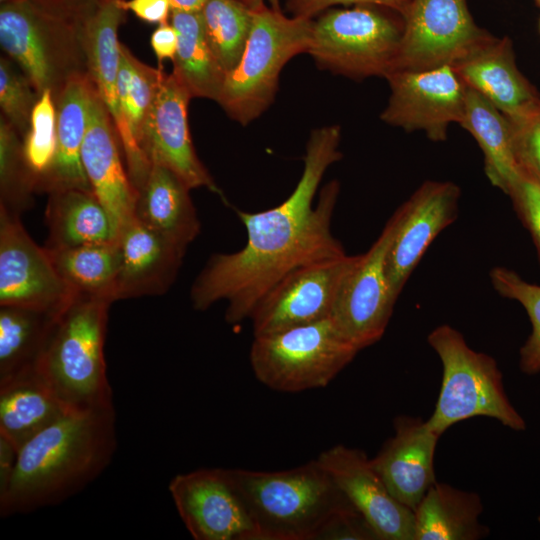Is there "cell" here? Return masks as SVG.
I'll return each mask as SVG.
<instances>
[{
  "mask_svg": "<svg viewBox=\"0 0 540 540\" xmlns=\"http://www.w3.org/2000/svg\"><path fill=\"white\" fill-rule=\"evenodd\" d=\"M340 140L338 125L312 131L302 175L289 197L264 211L236 210L246 230V243L236 252L210 256L190 290L195 310L205 311L225 300V320L240 323L249 319L264 294L293 270L346 254L331 231L339 183H327L314 204L325 172L342 158Z\"/></svg>",
  "mask_w": 540,
  "mask_h": 540,
  "instance_id": "1",
  "label": "cell"
},
{
  "mask_svg": "<svg viewBox=\"0 0 540 540\" xmlns=\"http://www.w3.org/2000/svg\"><path fill=\"white\" fill-rule=\"evenodd\" d=\"M116 446L114 406L68 412L19 449L13 476L0 495L1 516L68 499L101 474Z\"/></svg>",
  "mask_w": 540,
  "mask_h": 540,
  "instance_id": "2",
  "label": "cell"
},
{
  "mask_svg": "<svg viewBox=\"0 0 540 540\" xmlns=\"http://www.w3.org/2000/svg\"><path fill=\"white\" fill-rule=\"evenodd\" d=\"M228 471L259 540H317L333 516L354 508L317 459L283 471Z\"/></svg>",
  "mask_w": 540,
  "mask_h": 540,
  "instance_id": "3",
  "label": "cell"
},
{
  "mask_svg": "<svg viewBox=\"0 0 540 540\" xmlns=\"http://www.w3.org/2000/svg\"><path fill=\"white\" fill-rule=\"evenodd\" d=\"M109 299L75 294L58 315L36 369L70 412L113 406L104 343Z\"/></svg>",
  "mask_w": 540,
  "mask_h": 540,
  "instance_id": "4",
  "label": "cell"
},
{
  "mask_svg": "<svg viewBox=\"0 0 540 540\" xmlns=\"http://www.w3.org/2000/svg\"><path fill=\"white\" fill-rule=\"evenodd\" d=\"M428 344L441 360L443 373L435 409L426 420L442 435L460 421L490 417L502 425L524 431L526 422L509 401L496 360L469 347L463 335L444 324L434 328Z\"/></svg>",
  "mask_w": 540,
  "mask_h": 540,
  "instance_id": "5",
  "label": "cell"
},
{
  "mask_svg": "<svg viewBox=\"0 0 540 540\" xmlns=\"http://www.w3.org/2000/svg\"><path fill=\"white\" fill-rule=\"evenodd\" d=\"M313 23L287 17L264 5L254 10L252 28L240 61L225 75L217 102L242 125L259 117L273 102L283 66L307 52Z\"/></svg>",
  "mask_w": 540,
  "mask_h": 540,
  "instance_id": "6",
  "label": "cell"
},
{
  "mask_svg": "<svg viewBox=\"0 0 540 540\" xmlns=\"http://www.w3.org/2000/svg\"><path fill=\"white\" fill-rule=\"evenodd\" d=\"M81 21L37 0L0 6V44L37 94L57 95L73 74L87 72Z\"/></svg>",
  "mask_w": 540,
  "mask_h": 540,
  "instance_id": "7",
  "label": "cell"
},
{
  "mask_svg": "<svg viewBox=\"0 0 540 540\" xmlns=\"http://www.w3.org/2000/svg\"><path fill=\"white\" fill-rule=\"evenodd\" d=\"M358 352L328 317L254 336L250 364L262 384L296 393L327 386Z\"/></svg>",
  "mask_w": 540,
  "mask_h": 540,
  "instance_id": "8",
  "label": "cell"
},
{
  "mask_svg": "<svg viewBox=\"0 0 540 540\" xmlns=\"http://www.w3.org/2000/svg\"><path fill=\"white\" fill-rule=\"evenodd\" d=\"M403 30L372 5L323 13L313 23L307 53L317 65L352 78L386 77L393 71Z\"/></svg>",
  "mask_w": 540,
  "mask_h": 540,
  "instance_id": "9",
  "label": "cell"
},
{
  "mask_svg": "<svg viewBox=\"0 0 540 540\" xmlns=\"http://www.w3.org/2000/svg\"><path fill=\"white\" fill-rule=\"evenodd\" d=\"M402 21L393 71L453 66L492 37L476 25L466 0H410Z\"/></svg>",
  "mask_w": 540,
  "mask_h": 540,
  "instance_id": "10",
  "label": "cell"
},
{
  "mask_svg": "<svg viewBox=\"0 0 540 540\" xmlns=\"http://www.w3.org/2000/svg\"><path fill=\"white\" fill-rule=\"evenodd\" d=\"M393 231L391 217L368 251L356 256L330 314L338 331L359 351L382 338L397 301L385 272Z\"/></svg>",
  "mask_w": 540,
  "mask_h": 540,
  "instance_id": "11",
  "label": "cell"
},
{
  "mask_svg": "<svg viewBox=\"0 0 540 540\" xmlns=\"http://www.w3.org/2000/svg\"><path fill=\"white\" fill-rule=\"evenodd\" d=\"M75 294L45 246L27 233L20 214L0 205V306L60 313Z\"/></svg>",
  "mask_w": 540,
  "mask_h": 540,
  "instance_id": "12",
  "label": "cell"
},
{
  "mask_svg": "<svg viewBox=\"0 0 540 540\" xmlns=\"http://www.w3.org/2000/svg\"><path fill=\"white\" fill-rule=\"evenodd\" d=\"M347 254L293 270L254 307L253 336L279 332L330 317L340 285L356 260Z\"/></svg>",
  "mask_w": 540,
  "mask_h": 540,
  "instance_id": "13",
  "label": "cell"
},
{
  "mask_svg": "<svg viewBox=\"0 0 540 540\" xmlns=\"http://www.w3.org/2000/svg\"><path fill=\"white\" fill-rule=\"evenodd\" d=\"M390 87L381 119L406 131L422 130L436 142L447 139L452 123H460L466 85L452 66L426 70H396L385 77Z\"/></svg>",
  "mask_w": 540,
  "mask_h": 540,
  "instance_id": "14",
  "label": "cell"
},
{
  "mask_svg": "<svg viewBox=\"0 0 540 540\" xmlns=\"http://www.w3.org/2000/svg\"><path fill=\"white\" fill-rule=\"evenodd\" d=\"M125 12L121 0H100L81 21V40L87 73L110 116L125 156L127 172L139 191L152 164L126 123L117 92L120 61L118 28Z\"/></svg>",
  "mask_w": 540,
  "mask_h": 540,
  "instance_id": "15",
  "label": "cell"
},
{
  "mask_svg": "<svg viewBox=\"0 0 540 540\" xmlns=\"http://www.w3.org/2000/svg\"><path fill=\"white\" fill-rule=\"evenodd\" d=\"M192 98L173 73L161 71L138 143L148 160L175 173L190 189L206 188L225 197L197 156L188 124Z\"/></svg>",
  "mask_w": 540,
  "mask_h": 540,
  "instance_id": "16",
  "label": "cell"
},
{
  "mask_svg": "<svg viewBox=\"0 0 540 540\" xmlns=\"http://www.w3.org/2000/svg\"><path fill=\"white\" fill-rule=\"evenodd\" d=\"M169 491L195 540H259L228 469L203 468L177 474Z\"/></svg>",
  "mask_w": 540,
  "mask_h": 540,
  "instance_id": "17",
  "label": "cell"
},
{
  "mask_svg": "<svg viewBox=\"0 0 540 540\" xmlns=\"http://www.w3.org/2000/svg\"><path fill=\"white\" fill-rule=\"evenodd\" d=\"M459 197L451 181H426L391 216L385 272L396 299L433 240L455 221Z\"/></svg>",
  "mask_w": 540,
  "mask_h": 540,
  "instance_id": "18",
  "label": "cell"
},
{
  "mask_svg": "<svg viewBox=\"0 0 540 540\" xmlns=\"http://www.w3.org/2000/svg\"><path fill=\"white\" fill-rule=\"evenodd\" d=\"M316 459L379 540H415L414 511L392 495L364 451L338 444Z\"/></svg>",
  "mask_w": 540,
  "mask_h": 540,
  "instance_id": "19",
  "label": "cell"
},
{
  "mask_svg": "<svg viewBox=\"0 0 540 540\" xmlns=\"http://www.w3.org/2000/svg\"><path fill=\"white\" fill-rule=\"evenodd\" d=\"M120 148L110 116L94 88L81 159L92 192L110 216L116 237L135 215L139 195L125 171Z\"/></svg>",
  "mask_w": 540,
  "mask_h": 540,
  "instance_id": "20",
  "label": "cell"
},
{
  "mask_svg": "<svg viewBox=\"0 0 540 540\" xmlns=\"http://www.w3.org/2000/svg\"><path fill=\"white\" fill-rule=\"evenodd\" d=\"M440 436L426 420L397 416L394 435L371 458L392 495L413 511L436 482L434 455Z\"/></svg>",
  "mask_w": 540,
  "mask_h": 540,
  "instance_id": "21",
  "label": "cell"
},
{
  "mask_svg": "<svg viewBox=\"0 0 540 540\" xmlns=\"http://www.w3.org/2000/svg\"><path fill=\"white\" fill-rule=\"evenodd\" d=\"M117 240L121 262L116 300L165 294L177 277L186 248L135 215L121 227Z\"/></svg>",
  "mask_w": 540,
  "mask_h": 540,
  "instance_id": "22",
  "label": "cell"
},
{
  "mask_svg": "<svg viewBox=\"0 0 540 540\" xmlns=\"http://www.w3.org/2000/svg\"><path fill=\"white\" fill-rule=\"evenodd\" d=\"M94 85L87 72L69 77L54 97L57 114V146L53 162L36 184V192L67 189L92 191L81 150L88 124Z\"/></svg>",
  "mask_w": 540,
  "mask_h": 540,
  "instance_id": "23",
  "label": "cell"
},
{
  "mask_svg": "<svg viewBox=\"0 0 540 540\" xmlns=\"http://www.w3.org/2000/svg\"><path fill=\"white\" fill-rule=\"evenodd\" d=\"M469 88L477 91L505 116H517L540 95L518 70L509 38L492 36L453 66Z\"/></svg>",
  "mask_w": 540,
  "mask_h": 540,
  "instance_id": "24",
  "label": "cell"
},
{
  "mask_svg": "<svg viewBox=\"0 0 540 540\" xmlns=\"http://www.w3.org/2000/svg\"><path fill=\"white\" fill-rule=\"evenodd\" d=\"M68 412L36 367L0 381V435L18 450Z\"/></svg>",
  "mask_w": 540,
  "mask_h": 540,
  "instance_id": "25",
  "label": "cell"
},
{
  "mask_svg": "<svg viewBox=\"0 0 540 540\" xmlns=\"http://www.w3.org/2000/svg\"><path fill=\"white\" fill-rule=\"evenodd\" d=\"M190 188L170 169L152 163L139 190L135 216L145 225L187 249L201 224Z\"/></svg>",
  "mask_w": 540,
  "mask_h": 540,
  "instance_id": "26",
  "label": "cell"
},
{
  "mask_svg": "<svg viewBox=\"0 0 540 540\" xmlns=\"http://www.w3.org/2000/svg\"><path fill=\"white\" fill-rule=\"evenodd\" d=\"M480 496L435 482L414 510L415 540H478L488 536L481 524Z\"/></svg>",
  "mask_w": 540,
  "mask_h": 540,
  "instance_id": "27",
  "label": "cell"
},
{
  "mask_svg": "<svg viewBox=\"0 0 540 540\" xmlns=\"http://www.w3.org/2000/svg\"><path fill=\"white\" fill-rule=\"evenodd\" d=\"M46 248H70L117 240L106 209L92 191L67 189L49 193L45 210Z\"/></svg>",
  "mask_w": 540,
  "mask_h": 540,
  "instance_id": "28",
  "label": "cell"
},
{
  "mask_svg": "<svg viewBox=\"0 0 540 540\" xmlns=\"http://www.w3.org/2000/svg\"><path fill=\"white\" fill-rule=\"evenodd\" d=\"M459 125L481 148L489 181L507 194L523 175L515 157L509 119L480 93L466 86L465 109Z\"/></svg>",
  "mask_w": 540,
  "mask_h": 540,
  "instance_id": "29",
  "label": "cell"
},
{
  "mask_svg": "<svg viewBox=\"0 0 540 540\" xmlns=\"http://www.w3.org/2000/svg\"><path fill=\"white\" fill-rule=\"evenodd\" d=\"M171 24L178 34L172 73L192 98L217 101L226 73L209 46L200 11L172 9Z\"/></svg>",
  "mask_w": 540,
  "mask_h": 540,
  "instance_id": "30",
  "label": "cell"
},
{
  "mask_svg": "<svg viewBox=\"0 0 540 540\" xmlns=\"http://www.w3.org/2000/svg\"><path fill=\"white\" fill-rule=\"evenodd\" d=\"M46 249L57 272L74 293L116 301L121 262L118 240Z\"/></svg>",
  "mask_w": 540,
  "mask_h": 540,
  "instance_id": "31",
  "label": "cell"
},
{
  "mask_svg": "<svg viewBox=\"0 0 540 540\" xmlns=\"http://www.w3.org/2000/svg\"><path fill=\"white\" fill-rule=\"evenodd\" d=\"M60 313L0 308V381L35 368Z\"/></svg>",
  "mask_w": 540,
  "mask_h": 540,
  "instance_id": "32",
  "label": "cell"
},
{
  "mask_svg": "<svg viewBox=\"0 0 540 540\" xmlns=\"http://www.w3.org/2000/svg\"><path fill=\"white\" fill-rule=\"evenodd\" d=\"M200 13L209 46L227 74L244 52L254 10L236 0H206Z\"/></svg>",
  "mask_w": 540,
  "mask_h": 540,
  "instance_id": "33",
  "label": "cell"
},
{
  "mask_svg": "<svg viewBox=\"0 0 540 540\" xmlns=\"http://www.w3.org/2000/svg\"><path fill=\"white\" fill-rule=\"evenodd\" d=\"M162 70L140 62L120 43L117 92L122 113L137 142Z\"/></svg>",
  "mask_w": 540,
  "mask_h": 540,
  "instance_id": "34",
  "label": "cell"
},
{
  "mask_svg": "<svg viewBox=\"0 0 540 540\" xmlns=\"http://www.w3.org/2000/svg\"><path fill=\"white\" fill-rule=\"evenodd\" d=\"M19 133L0 117V205L21 214L32 205L35 178L28 168Z\"/></svg>",
  "mask_w": 540,
  "mask_h": 540,
  "instance_id": "35",
  "label": "cell"
},
{
  "mask_svg": "<svg viewBox=\"0 0 540 540\" xmlns=\"http://www.w3.org/2000/svg\"><path fill=\"white\" fill-rule=\"evenodd\" d=\"M495 291L525 309L532 331L519 350V368L527 375L540 372V285L525 281L514 270L495 267L490 271Z\"/></svg>",
  "mask_w": 540,
  "mask_h": 540,
  "instance_id": "36",
  "label": "cell"
},
{
  "mask_svg": "<svg viewBox=\"0 0 540 540\" xmlns=\"http://www.w3.org/2000/svg\"><path fill=\"white\" fill-rule=\"evenodd\" d=\"M23 153L29 170L38 180L49 170L57 146V114L53 92L46 89L37 100L28 131L23 137Z\"/></svg>",
  "mask_w": 540,
  "mask_h": 540,
  "instance_id": "37",
  "label": "cell"
},
{
  "mask_svg": "<svg viewBox=\"0 0 540 540\" xmlns=\"http://www.w3.org/2000/svg\"><path fill=\"white\" fill-rule=\"evenodd\" d=\"M16 67L10 58L1 57L0 107L2 116L24 137L39 95L26 75Z\"/></svg>",
  "mask_w": 540,
  "mask_h": 540,
  "instance_id": "38",
  "label": "cell"
},
{
  "mask_svg": "<svg viewBox=\"0 0 540 540\" xmlns=\"http://www.w3.org/2000/svg\"><path fill=\"white\" fill-rule=\"evenodd\" d=\"M507 118L522 174L540 183V99L523 113Z\"/></svg>",
  "mask_w": 540,
  "mask_h": 540,
  "instance_id": "39",
  "label": "cell"
},
{
  "mask_svg": "<svg viewBox=\"0 0 540 540\" xmlns=\"http://www.w3.org/2000/svg\"><path fill=\"white\" fill-rule=\"evenodd\" d=\"M507 195L518 218L529 231L540 260V183L522 175Z\"/></svg>",
  "mask_w": 540,
  "mask_h": 540,
  "instance_id": "40",
  "label": "cell"
},
{
  "mask_svg": "<svg viewBox=\"0 0 540 540\" xmlns=\"http://www.w3.org/2000/svg\"><path fill=\"white\" fill-rule=\"evenodd\" d=\"M317 540H379L368 521L350 508L333 516L319 533Z\"/></svg>",
  "mask_w": 540,
  "mask_h": 540,
  "instance_id": "41",
  "label": "cell"
},
{
  "mask_svg": "<svg viewBox=\"0 0 540 540\" xmlns=\"http://www.w3.org/2000/svg\"><path fill=\"white\" fill-rule=\"evenodd\" d=\"M410 0H287V8L296 17L311 19L333 5H372L393 10L401 16Z\"/></svg>",
  "mask_w": 540,
  "mask_h": 540,
  "instance_id": "42",
  "label": "cell"
},
{
  "mask_svg": "<svg viewBox=\"0 0 540 540\" xmlns=\"http://www.w3.org/2000/svg\"><path fill=\"white\" fill-rule=\"evenodd\" d=\"M122 8L148 23H166L172 10L169 0H121Z\"/></svg>",
  "mask_w": 540,
  "mask_h": 540,
  "instance_id": "43",
  "label": "cell"
},
{
  "mask_svg": "<svg viewBox=\"0 0 540 540\" xmlns=\"http://www.w3.org/2000/svg\"><path fill=\"white\" fill-rule=\"evenodd\" d=\"M150 43L159 63L158 68L163 69V60L169 59L173 61L176 55L178 46L177 31L168 22L159 24L151 35Z\"/></svg>",
  "mask_w": 540,
  "mask_h": 540,
  "instance_id": "44",
  "label": "cell"
},
{
  "mask_svg": "<svg viewBox=\"0 0 540 540\" xmlns=\"http://www.w3.org/2000/svg\"><path fill=\"white\" fill-rule=\"evenodd\" d=\"M19 450L4 436L0 435V495H2L13 476Z\"/></svg>",
  "mask_w": 540,
  "mask_h": 540,
  "instance_id": "45",
  "label": "cell"
},
{
  "mask_svg": "<svg viewBox=\"0 0 540 540\" xmlns=\"http://www.w3.org/2000/svg\"><path fill=\"white\" fill-rule=\"evenodd\" d=\"M70 17L82 20L100 0H37Z\"/></svg>",
  "mask_w": 540,
  "mask_h": 540,
  "instance_id": "46",
  "label": "cell"
},
{
  "mask_svg": "<svg viewBox=\"0 0 540 540\" xmlns=\"http://www.w3.org/2000/svg\"><path fill=\"white\" fill-rule=\"evenodd\" d=\"M172 9L183 11H200L206 0H169Z\"/></svg>",
  "mask_w": 540,
  "mask_h": 540,
  "instance_id": "47",
  "label": "cell"
},
{
  "mask_svg": "<svg viewBox=\"0 0 540 540\" xmlns=\"http://www.w3.org/2000/svg\"><path fill=\"white\" fill-rule=\"evenodd\" d=\"M236 1L244 4L245 6L249 7L252 10H257L265 5L264 0H236Z\"/></svg>",
  "mask_w": 540,
  "mask_h": 540,
  "instance_id": "48",
  "label": "cell"
},
{
  "mask_svg": "<svg viewBox=\"0 0 540 540\" xmlns=\"http://www.w3.org/2000/svg\"><path fill=\"white\" fill-rule=\"evenodd\" d=\"M269 2L270 7L275 10H280L279 0H266Z\"/></svg>",
  "mask_w": 540,
  "mask_h": 540,
  "instance_id": "49",
  "label": "cell"
},
{
  "mask_svg": "<svg viewBox=\"0 0 540 540\" xmlns=\"http://www.w3.org/2000/svg\"><path fill=\"white\" fill-rule=\"evenodd\" d=\"M16 1H21V0H0V3L4 4V3L16 2Z\"/></svg>",
  "mask_w": 540,
  "mask_h": 540,
  "instance_id": "50",
  "label": "cell"
},
{
  "mask_svg": "<svg viewBox=\"0 0 540 540\" xmlns=\"http://www.w3.org/2000/svg\"><path fill=\"white\" fill-rule=\"evenodd\" d=\"M538 522L540 523V516L538 517Z\"/></svg>",
  "mask_w": 540,
  "mask_h": 540,
  "instance_id": "51",
  "label": "cell"
},
{
  "mask_svg": "<svg viewBox=\"0 0 540 540\" xmlns=\"http://www.w3.org/2000/svg\"><path fill=\"white\" fill-rule=\"evenodd\" d=\"M540 2V0H538Z\"/></svg>",
  "mask_w": 540,
  "mask_h": 540,
  "instance_id": "52",
  "label": "cell"
}]
</instances>
